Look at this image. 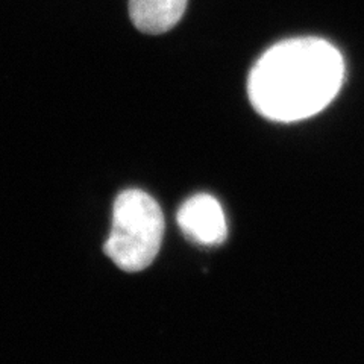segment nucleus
I'll return each instance as SVG.
<instances>
[{
  "mask_svg": "<svg viewBox=\"0 0 364 364\" xmlns=\"http://www.w3.org/2000/svg\"><path fill=\"white\" fill-rule=\"evenodd\" d=\"M343 76V58L331 43L293 38L275 44L257 61L247 79V95L263 117L298 122L331 104Z\"/></svg>",
  "mask_w": 364,
  "mask_h": 364,
  "instance_id": "1",
  "label": "nucleus"
},
{
  "mask_svg": "<svg viewBox=\"0 0 364 364\" xmlns=\"http://www.w3.org/2000/svg\"><path fill=\"white\" fill-rule=\"evenodd\" d=\"M163 235L164 215L156 200L141 190H124L114 202L105 254L119 269L140 272L156 258Z\"/></svg>",
  "mask_w": 364,
  "mask_h": 364,
  "instance_id": "2",
  "label": "nucleus"
},
{
  "mask_svg": "<svg viewBox=\"0 0 364 364\" xmlns=\"http://www.w3.org/2000/svg\"><path fill=\"white\" fill-rule=\"evenodd\" d=\"M178 225L190 242L202 246H218L225 242L228 225L219 200L211 195L191 196L176 215Z\"/></svg>",
  "mask_w": 364,
  "mask_h": 364,
  "instance_id": "3",
  "label": "nucleus"
},
{
  "mask_svg": "<svg viewBox=\"0 0 364 364\" xmlns=\"http://www.w3.org/2000/svg\"><path fill=\"white\" fill-rule=\"evenodd\" d=\"M187 8V0H129V16L134 26L158 36L176 26Z\"/></svg>",
  "mask_w": 364,
  "mask_h": 364,
  "instance_id": "4",
  "label": "nucleus"
}]
</instances>
